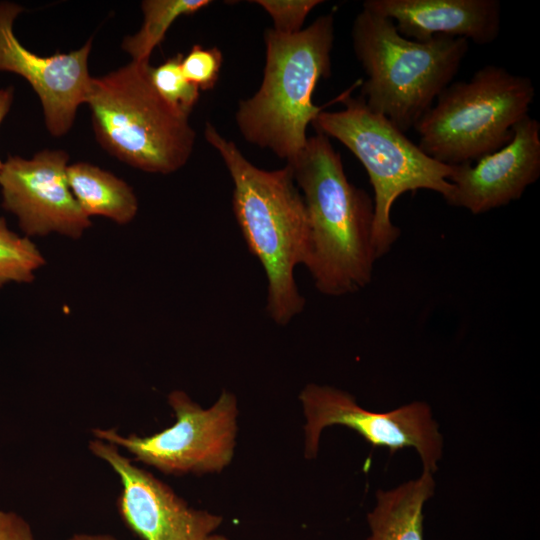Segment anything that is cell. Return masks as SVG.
Wrapping results in <instances>:
<instances>
[{
    "label": "cell",
    "mask_w": 540,
    "mask_h": 540,
    "mask_svg": "<svg viewBox=\"0 0 540 540\" xmlns=\"http://www.w3.org/2000/svg\"><path fill=\"white\" fill-rule=\"evenodd\" d=\"M204 136L231 176L236 222L265 271L268 316L286 326L305 307L294 272L298 265H305L310 247L307 211L292 168L288 164L276 170L256 167L209 122Z\"/></svg>",
    "instance_id": "obj_1"
},
{
    "label": "cell",
    "mask_w": 540,
    "mask_h": 540,
    "mask_svg": "<svg viewBox=\"0 0 540 540\" xmlns=\"http://www.w3.org/2000/svg\"><path fill=\"white\" fill-rule=\"evenodd\" d=\"M287 164L307 211L310 247L304 266L316 289L330 297L362 290L378 259L372 242L373 200L348 180L340 153L322 133L308 137Z\"/></svg>",
    "instance_id": "obj_2"
},
{
    "label": "cell",
    "mask_w": 540,
    "mask_h": 540,
    "mask_svg": "<svg viewBox=\"0 0 540 540\" xmlns=\"http://www.w3.org/2000/svg\"><path fill=\"white\" fill-rule=\"evenodd\" d=\"M334 32L332 13L295 34L265 30L261 85L252 97L239 102L235 113L247 142L269 149L287 163L298 157L308 139V125L323 110L312 96L319 80L331 75Z\"/></svg>",
    "instance_id": "obj_3"
},
{
    "label": "cell",
    "mask_w": 540,
    "mask_h": 540,
    "mask_svg": "<svg viewBox=\"0 0 540 540\" xmlns=\"http://www.w3.org/2000/svg\"><path fill=\"white\" fill-rule=\"evenodd\" d=\"M351 38L367 76L360 97L404 133L452 82L469 49L466 39L446 35L407 39L392 20L364 8L354 19Z\"/></svg>",
    "instance_id": "obj_4"
},
{
    "label": "cell",
    "mask_w": 540,
    "mask_h": 540,
    "mask_svg": "<svg viewBox=\"0 0 540 540\" xmlns=\"http://www.w3.org/2000/svg\"><path fill=\"white\" fill-rule=\"evenodd\" d=\"M149 61L92 79L86 100L99 144L120 161L148 173L170 174L189 160L196 133L189 116L156 91Z\"/></svg>",
    "instance_id": "obj_5"
},
{
    "label": "cell",
    "mask_w": 540,
    "mask_h": 540,
    "mask_svg": "<svg viewBox=\"0 0 540 540\" xmlns=\"http://www.w3.org/2000/svg\"><path fill=\"white\" fill-rule=\"evenodd\" d=\"M337 100L343 109L322 110L312 122L316 132L341 142L364 166L373 188L372 242L377 258L386 255L400 236L391 210L406 192L430 190L447 202L453 185V166L425 154L404 132L378 114L359 97L343 92Z\"/></svg>",
    "instance_id": "obj_6"
},
{
    "label": "cell",
    "mask_w": 540,
    "mask_h": 540,
    "mask_svg": "<svg viewBox=\"0 0 540 540\" xmlns=\"http://www.w3.org/2000/svg\"><path fill=\"white\" fill-rule=\"evenodd\" d=\"M535 97L532 80L486 65L468 81L451 82L414 128L418 146L446 165L472 163L505 146Z\"/></svg>",
    "instance_id": "obj_7"
},
{
    "label": "cell",
    "mask_w": 540,
    "mask_h": 540,
    "mask_svg": "<svg viewBox=\"0 0 540 540\" xmlns=\"http://www.w3.org/2000/svg\"><path fill=\"white\" fill-rule=\"evenodd\" d=\"M175 423L150 436H122L115 429H94L95 438L123 447L136 461L168 475L220 473L234 457L238 432V400L223 390L209 408L184 391L168 395Z\"/></svg>",
    "instance_id": "obj_8"
},
{
    "label": "cell",
    "mask_w": 540,
    "mask_h": 540,
    "mask_svg": "<svg viewBox=\"0 0 540 540\" xmlns=\"http://www.w3.org/2000/svg\"><path fill=\"white\" fill-rule=\"evenodd\" d=\"M305 417L304 456L314 459L327 427L340 425L359 434L371 447L386 448L391 455L413 448L423 470L434 474L443 453V438L430 406L413 401L388 412H373L339 388L308 383L299 394Z\"/></svg>",
    "instance_id": "obj_9"
},
{
    "label": "cell",
    "mask_w": 540,
    "mask_h": 540,
    "mask_svg": "<svg viewBox=\"0 0 540 540\" xmlns=\"http://www.w3.org/2000/svg\"><path fill=\"white\" fill-rule=\"evenodd\" d=\"M68 154L45 149L26 160L10 156L0 170L2 206L26 237L52 232L77 239L91 226L67 177Z\"/></svg>",
    "instance_id": "obj_10"
},
{
    "label": "cell",
    "mask_w": 540,
    "mask_h": 540,
    "mask_svg": "<svg viewBox=\"0 0 540 540\" xmlns=\"http://www.w3.org/2000/svg\"><path fill=\"white\" fill-rule=\"evenodd\" d=\"M88 447L119 476V514L141 539L204 540L223 522L220 515L189 506L170 486L123 456L118 446L95 438Z\"/></svg>",
    "instance_id": "obj_11"
},
{
    "label": "cell",
    "mask_w": 540,
    "mask_h": 540,
    "mask_svg": "<svg viewBox=\"0 0 540 540\" xmlns=\"http://www.w3.org/2000/svg\"><path fill=\"white\" fill-rule=\"evenodd\" d=\"M22 11L15 3H0V71L28 81L39 96L48 131L59 137L70 130L78 107L86 103L93 79L88 71L92 38L78 50L39 56L14 35L13 23Z\"/></svg>",
    "instance_id": "obj_12"
},
{
    "label": "cell",
    "mask_w": 540,
    "mask_h": 540,
    "mask_svg": "<svg viewBox=\"0 0 540 540\" xmlns=\"http://www.w3.org/2000/svg\"><path fill=\"white\" fill-rule=\"evenodd\" d=\"M447 204L483 214L518 200L540 176V123L527 115L513 128L511 140L476 164L452 165Z\"/></svg>",
    "instance_id": "obj_13"
},
{
    "label": "cell",
    "mask_w": 540,
    "mask_h": 540,
    "mask_svg": "<svg viewBox=\"0 0 540 540\" xmlns=\"http://www.w3.org/2000/svg\"><path fill=\"white\" fill-rule=\"evenodd\" d=\"M362 8L392 20L403 37L419 42L446 35L488 45L500 33L498 0H366Z\"/></svg>",
    "instance_id": "obj_14"
},
{
    "label": "cell",
    "mask_w": 540,
    "mask_h": 540,
    "mask_svg": "<svg viewBox=\"0 0 540 540\" xmlns=\"http://www.w3.org/2000/svg\"><path fill=\"white\" fill-rule=\"evenodd\" d=\"M431 472L390 490H378L376 504L367 514L370 534L366 540H424L423 508L433 496Z\"/></svg>",
    "instance_id": "obj_15"
},
{
    "label": "cell",
    "mask_w": 540,
    "mask_h": 540,
    "mask_svg": "<svg viewBox=\"0 0 540 540\" xmlns=\"http://www.w3.org/2000/svg\"><path fill=\"white\" fill-rule=\"evenodd\" d=\"M70 189L83 212L103 216L124 225L138 211L133 189L122 179L100 167L78 162L67 167Z\"/></svg>",
    "instance_id": "obj_16"
},
{
    "label": "cell",
    "mask_w": 540,
    "mask_h": 540,
    "mask_svg": "<svg viewBox=\"0 0 540 540\" xmlns=\"http://www.w3.org/2000/svg\"><path fill=\"white\" fill-rule=\"evenodd\" d=\"M210 0H145L141 3L144 21L140 30L126 36L122 48L132 61H149L154 48L158 46L174 21L183 15L194 14L206 7Z\"/></svg>",
    "instance_id": "obj_17"
},
{
    "label": "cell",
    "mask_w": 540,
    "mask_h": 540,
    "mask_svg": "<svg viewBox=\"0 0 540 540\" xmlns=\"http://www.w3.org/2000/svg\"><path fill=\"white\" fill-rule=\"evenodd\" d=\"M45 259L29 237L10 230L0 217V288L14 283H30Z\"/></svg>",
    "instance_id": "obj_18"
},
{
    "label": "cell",
    "mask_w": 540,
    "mask_h": 540,
    "mask_svg": "<svg viewBox=\"0 0 540 540\" xmlns=\"http://www.w3.org/2000/svg\"><path fill=\"white\" fill-rule=\"evenodd\" d=\"M178 53L150 69V78L158 94L176 111L190 115L200 98V90L183 74Z\"/></svg>",
    "instance_id": "obj_19"
},
{
    "label": "cell",
    "mask_w": 540,
    "mask_h": 540,
    "mask_svg": "<svg viewBox=\"0 0 540 540\" xmlns=\"http://www.w3.org/2000/svg\"><path fill=\"white\" fill-rule=\"evenodd\" d=\"M222 63L223 55L217 47L203 48L195 44L187 55H183L181 69L192 84L205 91L216 85Z\"/></svg>",
    "instance_id": "obj_20"
},
{
    "label": "cell",
    "mask_w": 540,
    "mask_h": 540,
    "mask_svg": "<svg viewBox=\"0 0 540 540\" xmlns=\"http://www.w3.org/2000/svg\"><path fill=\"white\" fill-rule=\"evenodd\" d=\"M272 18L273 28L282 34H295L301 31L305 19L321 0H255Z\"/></svg>",
    "instance_id": "obj_21"
},
{
    "label": "cell",
    "mask_w": 540,
    "mask_h": 540,
    "mask_svg": "<svg viewBox=\"0 0 540 540\" xmlns=\"http://www.w3.org/2000/svg\"><path fill=\"white\" fill-rule=\"evenodd\" d=\"M0 540H35L29 524L15 512L0 510Z\"/></svg>",
    "instance_id": "obj_22"
},
{
    "label": "cell",
    "mask_w": 540,
    "mask_h": 540,
    "mask_svg": "<svg viewBox=\"0 0 540 540\" xmlns=\"http://www.w3.org/2000/svg\"><path fill=\"white\" fill-rule=\"evenodd\" d=\"M13 102V87L9 86L5 89H0V124L8 113ZM3 163L0 161V170Z\"/></svg>",
    "instance_id": "obj_23"
},
{
    "label": "cell",
    "mask_w": 540,
    "mask_h": 540,
    "mask_svg": "<svg viewBox=\"0 0 540 540\" xmlns=\"http://www.w3.org/2000/svg\"><path fill=\"white\" fill-rule=\"evenodd\" d=\"M68 540H118L115 537L111 535H105V534H97V535H91V534H75L72 537H70Z\"/></svg>",
    "instance_id": "obj_24"
},
{
    "label": "cell",
    "mask_w": 540,
    "mask_h": 540,
    "mask_svg": "<svg viewBox=\"0 0 540 540\" xmlns=\"http://www.w3.org/2000/svg\"><path fill=\"white\" fill-rule=\"evenodd\" d=\"M204 540H230V539L226 537L225 535L213 533L207 536Z\"/></svg>",
    "instance_id": "obj_25"
}]
</instances>
